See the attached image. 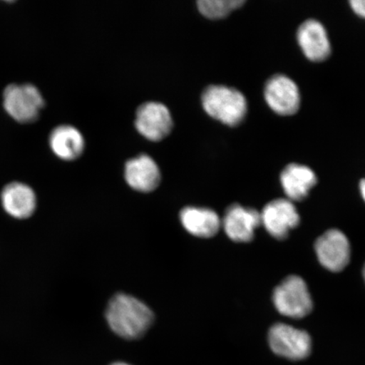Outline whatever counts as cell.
<instances>
[{"instance_id":"1","label":"cell","mask_w":365,"mask_h":365,"mask_svg":"<svg viewBox=\"0 0 365 365\" xmlns=\"http://www.w3.org/2000/svg\"><path fill=\"white\" fill-rule=\"evenodd\" d=\"M109 327L118 336L128 340L138 339L153 322L152 310L134 297L120 294L109 302L106 312Z\"/></svg>"},{"instance_id":"2","label":"cell","mask_w":365,"mask_h":365,"mask_svg":"<svg viewBox=\"0 0 365 365\" xmlns=\"http://www.w3.org/2000/svg\"><path fill=\"white\" fill-rule=\"evenodd\" d=\"M202 103L209 116L227 126H238L247 115L248 103L245 95L230 86H209L203 91Z\"/></svg>"},{"instance_id":"3","label":"cell","mask_w":365,"mask_h":365,"mask_svg":"<svg viewBox=\"0 0 365 365\" xmlns=\"http://www.w3.org/2000/svg\"><path fill=\"white\" fill-rule=\"evenodd\" d=\"M44 105L42 93L34 84L12 83L4 90V110L21 124H30L38 120Z\"/></svg>"},{"instance_id":"4","label":"cell","mask_w":365,"mask_h":365,"mask_svg":"<svg viewBox=\"0 0 365 365\" xmlns=\"http://www.w3.org/2000/svg\"><path fill=\"white\" fill-rule=\"evenodd\" d=\"M274 307L282 316L292 319H302L313 309L312 297L307 282L299 276H289L274 289Z\"/></svg>"},{"instance_id":"5","label":"cell","mask_w":365,"mask_h":365,"mask_svg":"<svg viewBox=\"0 0 365 365\" xmlns=\"http://www.w3.org/2000/svg\"><path fill=\"white\" fill-rule=\"evenodd\" d=\"M268 344L274 354L291 361L307 359L312 352L309 333L284 323H277L270 328Z\"/></svg>"},{"instance_id":"6","label":"cell","mask_w":365,"mask_h":365,"mask_svg":"<svg viewBox=\"0 0 365 365\" xmlns=\"http://www.w3.org/2000/svg\"><path fill=\"white\" fill-rule=\"evenodd\" d=\"M314 251L322 266L332 272L344 270L350 262L349 240L339 230H329L319 236Z\"/></svg>"},{"instance_id":"7","label":"cell","mask_w":365,"mask_h":365,"mask_svg":"<svg viewBox=\"0 0 365 365\" xmlns=\"http://www.w3.org/2000/svg\"><path fill=\"white\" fill-rule=\"evenodd\" d=\"M264 98L269 108L278 115H294L300 107L299 86L285 75L273 76L267 81Z\"/></svg>"},{"instance_id":"8","label":"cell","mask_w":365,"mask_h":365,"mask_svg":"<svg viewBox=\"0 0 365 365\" xmlns=\"http://www.w3.org/2000/svg\"><path fill=\"white\" fill-rule=\"evenodd\" d=\"M135 125L139 133L149 140L166 138L173 129L171 113L165 105L157 102L141 104L137 109Z\"/></svg>"},{"instance_id":"9","label":"cell","mask_w":365,"mask_h":365,"mask_svg":"<svg viewBox=\"0 0 365 365\" xmlns=\"http://www.w3.org/2000/svg\"><path fill=\"white\" fill-rule=\"evenodd\" d=\"M262 225L273 238L284 240L299 225L300 216L293 202L277 199L269 202L261 212Z\"/></svg>"},{"instance_id":"10","label":"cell","mask_w":365,"mask_h":365,"mask_svg":"<svg viewBox=\"0 0 365 365\" xmlns=\"http://www.w3.org/2000/svg\"><path fill=\"white\" fill-rule=\"evenodd\" d=\"M0 202L4 211L18 220L33 217L38 207L35 190L20 181H12L4 185L0 193Z\"/></svg>"},{"instance_id":"11","label":"cell","mask_w":365,"mask_h":365,"mask_svg":"<svg viewBox=\"0 0 365 365\" xmlns=\"http://www.w3.org/2000/svg\"><path fill=\"white\" fill-rule=\"evenodd\" d=\"M259 225H262L261 212L239 204L231 205L222 220L228 238L237 243H248L252 240Z\"/></svg>"},{"instance_id":"12","label":"cell","mask_w":365,"mask_h":365,"mask_svg":"<svg viewBox=\"0 0 365 365\" xmlns=\"http://www.w3.org/2000/svg\"><path fill=\"white\" fill-rule=\"evenodd\" d=\"M297 41L304 56L312 62L327 61L331 53L327 31L317 20L305 21L297 31Z\"/></svg>"},{"instance_id":"13","label":"cell","mask_w":365,"mask_h":365,"mask_svg":"<svg viewBox=\"0 0 365 365\" xmlns=\"http://www.w3.org/2000/svg\"><path fill=\"white\" fill-rule=\"evenodd\" d=\"M125 178L132 189L148 193L158 188L161 173L157 163L148 155L143 154L126 163Z\"/></svg>"},{"instance_id":"14","label":"cell","mask_w":365,"mask_h":365,"mask_svg":"<svg viewBox=\"0 0 365 365\" xmlns=\"http://www.w3.org/2000/svg\"><path fill=\"white\" fill-rule=\"evenodd\" d=\"M280 182L291 202H300L307 198L317 184V177L312 168L299 163H290L281 173Z\"/></svg>"},{"instance_id":"15","label":"cell","mask_w":365,"mask_h":365,"mask_svg":"<svg viewBox=\"0 0 365 365\" xmlns=\"http://www.w3.org/2000/svg\"><path fill=\"white\" fill-rule=\"evenodd\" d=\"M48 144L56 156L63 161H74L81 156L85 149L83 135L70 125L53 128L48 137Z\"/></svg>"},{"instance_id":"16","label":"cell","mask_w":365,"mask_h":365,"mask_svg":"<svg viewBox=\"0 0 365 365\" xmlns=\"http://www.w3.org/2000/svg\"><path fill=\"white\" fill-rule=\"evenodd\" d=\"M182 225L185 230L199 238H212L220 230L221 219L211 209L186 207L180 213Z\"/></svg>"},{"instance_id":"17","label":"cell","mask_w":365,"mask_h":365,"mask_svg":"<svg viewBox=\"0 0 365 365\" xmlns=\"http://www.w3.org/2000/svg\"><path fill=\"white\" fill-rule=\"evenodd\" d=\"M245 0H200L198 10L205 17L212 20H219L230 16V14L243 6Z\"/></svg>"},{"instance_id":"18","label":"cell","mask_w":365,"mask_h":365,"mask_svg":"<svg viewBox=\"0 0 365 365\" xmlns=\"http://www.w3.org/2000/svg\"><path fill=\"white\" fill-rule=\"evenodd\" d=\"M349 4L356 15L365 20V0H352Z\"/></svg>"},{"instance_id":"19","label":"cell","mask_w":365,"mask_h":365,"mask_svg":"<svg viewBox=\"0 0 365 365\" xmlns=\"http://www.w3.org/2000/svg\"><path fill=\"white\" fill-rule=\"evenodd\" d=\"M359 190L365 202V178L359 182Z\"/></svg>"},{"instance_id":"20","label":"cell","mask_w":365,"mask_h":365,"mask_svg":"<svg viewBox=\"0 0 365 365\" xmlns=\"http://www.w3.org/2000/svg\"><path fill=\"white\" fill-rule=\"evenodd\" d=\"M110 365H130L129 364H126V363H124V362H115V363H113Z\"/></svg>"},{"instance_id":"21","label":"cell","mask_w":365,"mask_h":365,"mask_svg":"<svg viewBox=\"0 0 365 365\" xmlns=\"http://www.w3.org/2000/svg\"><path fill=\"white\" fill-rule=\"evenodd\" d=\"M363 277H364V280L365 282V263H364V267H363Z\"/></svg>"}]
</instances>
